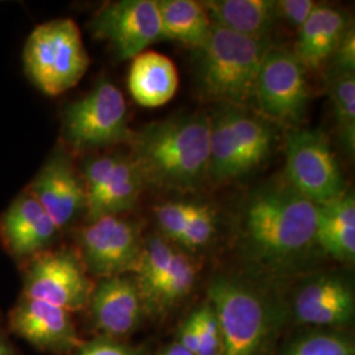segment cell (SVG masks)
Here are the masks:
<instances>
[{"label": "cell", "instance_id": "2e32d148", "mask_svg": "<svg viewBox=\"0 0 355 355\" xmlns=\"http://www.w3.org/2000/svg\"><path fill=\"white\" fill-rule=\"evenodd\" d=\"M293 312L305 325L343 327L354 318V293L337 277H318L299 290Z\"/></svg>", "mask_w": 355, "mask_h": 355}, {"label": "cell", "instance_id": "f546056e", "mask_svg": "<svg viewBox=\"0 0 355 355\" xmlns=\"http://www.w3.org/2000/svg\"><path fill=\"white\" fill-rule=\"evenodd\" d=\"M193 203L170 202L155 208V218L166 237L179 243Z\"/></svg>", "mask_w": 355, "mask_h": 355}, {"label": "cell", "instance_id": "83f0119b", "mask_svg": "<svg viewBox=\"0 0 355 355\" xmlns=\"http://www.w3.org/2000/svg\"><path fill=\"white\" fill-rule=\"evenodd\" d=\"M215 229L214 211L208 205L193 203L179 243L189 249L203 248L212 240Z\"/></svg>", "mask_w": 355, "mask_h": 355}, {"label": "cell", "instance_id": "d590c367", "mask_svg": "<svg viewBox=\"0 0 355 355\" xmlns=\"http://www.w3.org/2000/svg\"><path fill=\"white\" fill-rule=\"evenodd\" d=\"M0 355H24L11 341V333L8 331L6 321L0 315Z\"/></svg>", "mask_w": 355, "mask_h": 355}, {"label": "cell", "instance_id": "f1b7e54d", "mask_svg": "<svg viewBox=\"0 0 355 355\" xmlns=\"http://www.w3.org/2000/svg\"><path fill=\"white\" fill-rule=\"evenodd\" d=\"M191 318L198 333L196 355H217L220 350V327L215 311L209 304L196 309Z\"/></svg>", "mask_w": 355, "mask_h": 355}, {"label": "cell", "instance_id": "8fae6325", "mask_svg": "<svg viewBox=\"0 0 355 355\" xmlns=\"http://www.w3.org/2000/svg\"><path fill=\"white\" fill-rule=\"evenodd\" d=\"M89 28L105 40L119 60H133L164 38L157 0H120L94 15Z\"/></svg>", "mask_w": 355, "mask_h": 355}, {"label": "cell", "instance_id": "4316f807", "mask_svg": "<svg viewBox=\"0 0 355 355\" xmlns=\"http://www.w3.org/2000/svg\"><path fill=\"white\" fill-rule=\"evenodd\" d=\"M284 355H355L354 345L337 334L318 333L293 343Z\"/></svg>", "mask_w": 355, "mask_h": 355}, {"label": "cell", "instance_id": "836d02e7", "mask_svg": "<svg viewBox=\"0 0 355 355\" xmlns=\"http://www.w3.org/2000/svg\"><path fill=\"white\" fill-rule=\"evenodd\" d=\"M318 3L312 0H278V17L284 19L288 24L299 28L304 24L309 15L316 8Z\"/></svg>", "mask_w": 355, "mask_h": 355}, {"label": "cell", "instance_id": "484cf974", "mask_svg": "<svg viewBox=\"0 0 355 355\" xmlns=\"http://www.w3.org/2000/svg\"><path fill=\"white\" fill-rule=\"evenodd\" d=\"M330 96L336 121L346 149L354 152L355 142V76L354 73H334Z\"/></svg>", "mask_w": 355, "mask_h": 355}, {"label": "cell", "instance_id": "5bb4252c", "mask_svg": "<svg viewBox=\"0 0 355 355\" xmlns=\"http://www.w3.org/2000/svg\"><path fill=\"white\" fill-rule=\"evenodd\" d=\"M26 190L41 204L60 230L86 208L85 183L64 150L51 154Z\"/></svg>", "mask_w": 355, "mask_h": 355}, {"label": "cell", "instance_id": "9c48e42d", "mask_svg": "<svg viewBox=\"0 0 355 355\" xmlns=\"http://www.w3.org/2000/svg\"><path fill=\"white\" fill-rule=\"evenodd\" d=\"M78 257L86 271L101 279L135 271L140 258L139 227L119 216L89 221L78 234Z\"/></svg>", "mask_w": 355, "mask_h": 355}, {"label": "cell", "instance_id": "6da1fadb", "mask_svg": "<svg viewBox=\"0 0 355 355\" xmlns=\"http://www.w3.org/2000/svg\"><path fill=\"white\" fill-rule=\"evenodd\" d=\"M211 120L203 114L155 121L129 139L142 179L170 190H192L208 175Z\"/></svg>", "mask_w": 355, "mask_h": 355}, {"label": "cell", "instance_id": "7402d4cb", "mask_svg": "<svg viewBox=\"0 0 355 355\" xmlns=\"http://www.w3.org/2000/svg\"><path fill=\"white\" fill-rule=\"evenodd\" d=\"M162 36L202 49L212 21L202 3L193 0H157Z\"/></svg>", "mask_w": 355, "mask_h": 355}, {"label": "cell", "instance_id": "1f68e13d", "mask_svg": "<svg viewBox=\"0 0 355 355\" xmlns=\"http://www.w3.org/2000/svg\"><path fill=\"white\" fill-rule=\"evenodd\" d=\"M70 355H145L140 350L130 347L125 343H121L119 340L108 338L98 336L96 338L91 340L89 343L76 349L73 354Z\"/></svg>", "mask_w": 355, "mask_h": 355}, {"label": "cell", "instance_id": "7a4b0ae2", "mask_svg": "<svg viewBox=\"0 0 355 355\" xmlns=\"http://www.w3.org/2000/svg\"><path fill=\"white\" fill-rule=\"evenodd\" d=\"M318 205L291 186L258 191L245 208L243 229L254 257L265 265H288L316 243Z\"/></svg>", "mask_w": 355, "mask_h": 355}, {"label": "cell", "instance_id": "d6a6232c", "mask_svg": "<svg viewBox=\"0 0 355 355\" xmlns=\"http://www.w3.org/2000/svg\"><path fill=\"white\" fill-rule=\"evenodd\" d=\"M334 62V73H354L355 33L354 26H349L340 42L331 54Z\"/></svg>", "mask_w": 355, "mask_h": 355}, {"label": "cell", "instance_id": "ba28073f", "mask_svg": "<svg viewBox=\"0 0 355 355\" xmlns=\"http://www.w3.org/2000/svg\"><path fill=\"white\" fill-rule=\"evenodd\" d=\"M286 157L290 186L305 199L321 205L343 196V173L321 132L295 130L287 140Z\"/></svg>", "mask_w": 355, "mask_h": 355}, {"label": "cell", "instance_id": "4fadbf2b", "mask_svg": "<svg viewBox=\"0 0 355 355\" xmlns=\"http://www.w3.org/2000/svg\"><path fill=\"white\" fill-rule=\"evenodd\" d=\"M58 233L60 229L28 190L0 215V242L21 263L49 250Z\"/></svg>", "mask_w": 355, "mask_h": 355}, {"label": "cell", "instance_id": "cb8c5ba5", "mask_svg": "<svg viewBox=\"0 0 355 355\" xmlns=\"http://www.w3.org/2000/svg\"><path fill=\"white\" fill-rule=\"evenodd\" d=\"M175 248L164 237L154 236L142 245L140 258L135 268L136 284L140 291L145 312L152 308L159 283L170 266Z\"/></svg>", "mask_w": 355, "mask_h": 355}, {"label": "cell", "instance_id": "e575fe53", "mask_svg": "<svg viewBox=\"0 0 355 355\" xmlns=\"http://www.w3.org/2000/svg\"><path fill=\"white\" fill-rule=\"evenodd\" d=\"M178 343H180L184 349H187L192 354L196 355V352H198V333H196V328H195L193 320L191 318V316L184 321V324L180 328Z\"/></svg>", "mask_w": 355, "mask_h": 355}, {"label": "cell", "instance_id": "d6986e66", "mask_svg": "<svg viewBox=\"0 0 355 355\" xmlns=\"http://www.w3.org/2000/svg\"><path fill=\"white\" fill-rule=\"evenodd\" d=\"M212 24L246 37L263 40L279 19L275 0L202 1Z\"/></svg>", "mask_w": 355, "mask_h": 355}, {"label": "cell", "instance_id": "603a6c76", "mask_svg": "<svg viewBox=\"0 0 355 355\" xmlns=\"http://www.w3.org/2000/svg\"><path fill=\"white\" fill-rule=\"evenodd\" d=\"M243 108L229 107L228 114L239 154L242 175L261 165L271 153L274 130L265 120L246 114Z\"/></svg>", "mask_w": 355, "mask_h": 355}, {"label": "cell", "instance_id": "d4e9b609", "mask_svg": "<svg viewBox=\"0 0 355 355\" xmlns=\"http://www.w3.org/2000/svg\"><path fill=\"white\" fill-rule=\"evenodd\" d=\"M195 280L196 266L186 254L175 249L149 312L161 315L171 309L190 293Z\"/></svg>", "mask_w": 355, "mask_h": 355}, {"label": "cell", "instance_id": "44dd1931", "mask_svg": "<svg viewBox=\"0 0 355 355\" xmlns=\"http://www.w3.org/2000/svg\"><path fill=\"white\" fill-rule=\"evenodd\" d=\"M145 182L130 157L120 155L101 192L86 204L87 218L119 216L130 209L140 196Z\"/></svg>", "mask_w": 355, "mask_h": 355}, {"label": "cell", "instance_id": "7c38bea8", "mask_svg": "<svg viewBox=\"0 0 355 355\" xmlns=\"http://www.w3.org/2000/svg\"><path fill=\"white\" fill-rule=\"evenodd\" d=\"M6 324L10 333L48 354H73L83 345L70 312L24 295L13 305Z\"/></svg>", "mask_w": 355, "mask_h": 355}, {"label": "cell", "instance_id": "3957f363", "mask_svg": "<svg viewBox=\"0 0 355 355\" xmlns=\"http://www.w3.org/2000/svg\"><path fill=\"white\" fill-rule=\"evenodd\" d=\"M270 51L266 40L233 33L212 24V31L199 49L198 82L212 101L245 108L255 103L257 80Z\"/></svg>", "mask_w": 355, "mask_h": 355}, {"label": "cell", "instance_id": "52a82bcc", "mask_svg": "<svg viewBox=\"0 0 355 355\" xmlns=\"http://www.w3.org/2000/svg\"><path fill=\"white\" fill-rule=\"evenodd\" d=\"M23 266L21 295L60 306L70 313L87 308L95 284L78 254L49 249L31 258Z\"/></svg>", "mask_w": 355, "mask_h": 355}, {"label": "cell", "instance_id": "30bf717a", "mask_svg": "<svg viewBox=\"0 0 355 355\" xmlns=\"http://www.w3.org/2000/svg\"><path fill=\"white\" fill-rule=\"evenodd\" d=\"M309 87L305 67L291 51L270 49L257 80L255 104L279 124L295 125L305 114Z\"/></svg>", "mask_w": 355, "mask_h": 355}, {"label": "cell", "instance_id": "ac0fdd59", "mask_svg": "<svg viewBox=\"0 0 355 355\" xmlns=\"http://www.w3.org/2000/svg\"><path fill=\"white\" fill-rule=\"evenodd\" d=\"M347 28V17L343 11L318 4L299 28L293 54L305 69H318L331 57Z\"/></svg>", "mask_w": 355, "mask_h": 355}, {"label": "cell", "instance_id": "ffe728a7", "mask_svg": "<svg viewBox=\"0 0 355 355\" xmlns=\"http://www.w3.org/2000/svg\"><path fill=\"white\" fill-rule=\"evenodd\" d=\"M316 243L340 261H353L355 255V200L345 195L318 205Z\"/></svg>", "mask_w": 355, "mask_h": 355}, {"label": "cell", "instance_id": "e0dca14e", "mask_svg": "<svg viewBox=\"0 0 355 355\" xmlns=\"http://www.w3.org/2000/svg\"><path fill=\"white\" fill-rule=\"evenodd\" d=\"M179 86L177 66L157 51H142L133 58L128 87L133 99L142 107H159L170 102Z\"/></svg>", "mask_w": 355, "mask_h": 355}, {"label": "cell", "instance_id": "5b68a950", "mask_svg": "<svg viewBox=\"0 0 355 355\" xmlns=\"http://www.w3.org/2000/svg\"><path fill=\"white\" fill-rule=\"evenodd\" d=\"M209 305L220 327L217 355H259L274 318L262 295L237 280L217 278L208 288Z\"/></svg>", "mask_w": 355, "mask_h": 355}, {"label": "cell", "instance_id": "9a60e30c", "mask_svg": "<svg viewBox=\"0 0 355 355\" xmlns=\"http://www.w3.org/2000/svg\"><path fill=\"white\" fill-rule=\"evenodd\" d=\"M87 308L99 336L114 340L137 329L145 313L136 280L125 275L101 279L94 286Z\"/></svg>", "mask_w": 355, "mask_h": 355}, {"label": "cell", "instance_id": "277c9868", "mask_svg": "<svg viewBox=\"0 0 355 355\" xmlns=\"http://www.w3.org/2000/svg\"><path fill=\"white\" fill-rule=\"evenodd\" d=\"M26 76L46 95L73 89L89 70V57L79 28L71 19L41 24L24 48Z\"/></svg>", "mask_w": 355, "mask_h": 355}, {"label": "cell", "instance_id": "8992f818", "mask_svg": "<svg viewBox=\"0 0 355 355\" xmlns=\"http://www.w3.org/2000/svg\"><path fill=\"white\" fill-rule=\"evenodd\" d=\"M130 136L124 95L108 79H101L62 112V137L74 152L108 148Z\"/></svg>", "mask_w": 355, "mask_h": 355}, {"label": "cell", "instance_id": "4dcf8cb0", "mask_svg": "<svg viewBox=\"0 0 355 355\" xmlns=\"http://www.w3.org/2000/svg\"><path fill=\"white\" fill-rule=\"evenodd\" d=\"M120 155H103L92 158L85 166V190H86V204L91 202L103 189L107 178L117 164Z\"/></svg>", "mask_w": 355, "mask_h": 355}, {"label": "cell", "instance_id": "8d00e7d4", "mask_svg": "<svg viewBox=\"0 0 355 355\" xmlns=\"http://www.w3.org/2000/svg\"><path fill=\"white\" fill-rule=\"evenodd\" d=\"M158 355H193L187 349H184L180 343H173Z\"/></svg>", "mask_w": 355, "mask_h": 355}]
</instances>
